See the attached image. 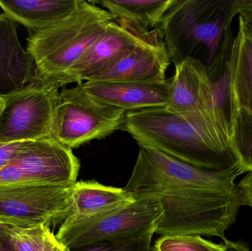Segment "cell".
I'll list each match as a JSON object with an SVG mask.
<instances>
[{
	"mask_svg": "<svg viewBox=\"0 0 252 251\" xmlns=\"http://www.w3.org/2000/svg\"><path fill=\"white\" fill-rule=\"evenodd\" d=\"M139 146L124 190L135 200L157 202L163 211L156 234L223 238L243 206L235 181L241 165L225 170L201 169L159 150Z\"/></svg>",
	"mask_w": 252,
	"mask_h": 251,
	"instance_id": "cell-1",
	"label": "cell"
},
{
	"mask_svg": "<svg viewBox=\"0 0 252 251\" xmlns=\"http://www.w3.org/2000/svg\"><path fill=\"white\" fill-rule=\"evenodd\" d=\"M123 129L137 144L196 167L225 170L240 166L231 144L230 112L219 106L187 113L167 107L127 112Z\"/></svg>",
	"mask_w": 252,
	"mask_h": 251,
	"instance_id": "cell-2",
	"label": "cell"
},
{
	"mask_svg": "<svg viewBox=\"0 0 252 251\" xmlns=\"http://www.w3.org/2000/svg\"><path fill=\"white\" fill-rule=\"evenodd\" d=\"M236 16V0H176L159 28L170 62L192 57L210 80L219 78L229 60Z\"/></svg>",
	"mask_w": 252,
	"mask_h": 251,
	"instance_id": "cell-3",
	"label": "cell"
},
{
	"mask_svg": "<svg viewBox=\"0 0 252 251\" xmlns=\"http://www.w3.org/2000/svg\"><path fill=\"white\" fill-rule=\"evenodd\" d=\"M115 20L110 13L82 0L78 8L60 22L27 38L26 50L35 65L36 79L61 83L66 72L91 48Z\"/></svg>",
	"mask_w": 252,
	"mask_h": 251,
	"instance_id": "cell-4",
	"label": "cell"
},
{
	"mask_svg": "<svg viewBox=\"0 0 252 251\" xmlns=\"http://www.w3.org/2000/svg\"><path fill=\"white\" fill-rule=\"evenodd\" d=\"M127 112L103 104L78 85L59 92L53 113L52 138L68 148H78L124 128Z\"/></svg>",
	"mask_w": 252,
	"mask_h": 251,
	"instance_id": "cell-5",
	"label": "cell"
},
{
	"mask_svg": "<svg viewBox=\"0 0 252 251\" xmlns=\"http://www.w3.org/2000/svg\"><path fill=\"white\" fill-rule=\"evenodd\" d=\"M162 214L157 202L136 200L111 212L63 223L56 237L67 249L102 240L140 238L156 234Z\"/></svg>",
	"mask_w": 252,
	"mask_h": 251,
	"instance_id": "cell-6",
	"label": "cell"
},
{
	"mask_svg": "<svg viewBox=\"0 0 252 251\" xmlns=\"http://www.w3.org/2000/svg\"><path fill=\"white\" fill-rule=\"evenodd\" d=\"M59 84L35 79L4 100L0 111V143L52 138Z\"/></svg>",
	"mask_w": 252,
	"mask_h": 251,
	"instance_id": "cell-7",
	"label": "cell"
},
{
	"mask_svg": "<svg viewBox=\"0 0 252 251\" xmlns=\"http://www.w3.org/2000/svg\"><path fill=\"white\" fill-rule=\"evenodd\" d=\"M72 187L47 184L0 186V218L22 228L62 224L72 206Z\"/></svg>",
	"mask_w": 252,
	"mask_h": 251,
	"instance_id": "cell-8",
	"label": "cell"
},
{
	"mask_svg": "<svg viewBox=\"0 0 252 251\" xmlns=\"http://www.w3.org/2000/svg\"><path fill=\"white\" fill-rule=\"evenodd\" d=\"M79 159L72 150L53 138L31 141L8 165L0 169V186L47 184L73 186Z\"/></svg>",
	"mask_w": 252,
	"mask_h": 251,
	"instance_id": "cell-9",
	"label": "cell"
},
{
	"mask_svg": "<svg viewBox=\"0 0 252 251\" xmlns=\"http://www.w3.org/2000/svg\"><path fill=\"white\" fill-rule=\"evenodd\" d=\"M170 63L159 28L146 32L124 56L96 74L88 82H161Z\"/></svg>",
	"mask_w": 252,
	"mask_h": 251,
	"instance_id": "cell-10",
	"label": "cell"
},
{
	"mask_svg": "<svg viewBox=\"0 0 252 251\" xmlns=\"http://www.w3.org/2000/svg\"><path fill=\"white\" fill-rule=\"evenodd\" d=\"M146 32L126 21H112L91 48L66 72L61 85L72 83L81 84L83 81H90L102 69L130 51Z\"/></svg>",
	"mask_w": 252,
	"mask_h": 251,
	"instance_id": "cell-11",
	"label": "cell"
},
{
	"mask_svg": "<svg viewBox=\"0 0 252 251\" xmlns=\"http://www.w3.org/2000/svg\"><path fill=\"white\" fill-rule=\"evenodd\" d=\"M171 78L161 82H87L78 86L87 95L103 104L126 112L166 107L170 97Z\"/></svg>",
	"mask_w": 252,
	"mask_h": 251,
	"instance_id": "cell-12",
	"label": "cell"
},
{
	"mask_svg": "<svg viewBox=\"0 0 252 251\" xmlns=\"http://www.w3.org/2000/svg\"><path fill=\"white\" fill-rule=\"evenodd\" d=\"M216 106L218 105L211 80L202 63L188 57L175 65L166 107L177 113H187L207 110Z\"/></svg>",
	"mask_w": 252,
	"mask_h": 251,
	"instance_id": "cell-13",
	"label": "cell"
},
{
	"mask_svg": "<svg viewBox=\"0 0 252 251\" xmlns=\"http://www.w3.org/2000/svg\"><path fill=\"white\" fill-rule=\"evenodd\" d=\"M19 24L0 14V97L4 99L36 79L32 57L19 41Z\"/></svg>",
	"mask_w": 252,
	"mask_h": 251,
	"instance_id": "cell-14",
	"label": "cell"
},
{
	"mask_svg": "<svg viewBox=\"0 0 252 251\" xmlns=\"http://www.w3.org/2000/svg\"><path fill=\"white\" fill-rule=\"evenodd\" d=\"M124 188L105 186L95 181H77L72 187L70 223L111 212L135 201Z\"/></svg>",
	"mask_w": 252,
	"mask_h": 251,
	"instance_id": "cell-15",
	"label": "cell"
},
{
	"mask_svg": "<svg viewBox=\"0 0 252 251\" xmlns=\"http://www.w3.org/2000/svg\"><path fill=\"white\" fill-rule=\"evenodd\" d=\"M82 0H0V7L29 33L38 32L60 22L73 13Z\"/></svg>",
	"mask_w": 252,
	"mask_h": 251,
	"instance_id": "cell-16",
	"label": "cell"
},
{
	"mask_svg": "<svg viewBox=\"0 0 252 251\" xmlns=\"http://www.w3.org/2000/svg\"><path fill=\"white\" fill-rule=\"evenodd\" d=\"M230 107L252 113V38L238 21L229 57Z\"/></svg>",
	"mask_w": 252,
	"mask_h": 251,
	"instance_id": "cell-17",
	"label": "cell"
},
{
	"mask_svg": "<svg viewBox=\"0 0 252 251\" xmlns=\"http://www.w3.org/2000/svg\"><path fill=\"white\" fill-rule=\"evenodd\" d=\"M176 0H100L99 4L112 14L114 19L124 20L143 30L157 29L162 23L169 9Z\"/></svg>",
	"mask_w": 252,
	"mask_h": 251,
	"instance_id": "cell-18",
	"label": "cell"
},
{
	"mask_svg": "<svg viewBox=\"0 0 252 251\" xmlns=\"http://www.w3.org/2000/svg\"><path fill=\"white\" fill-rule=\"evenodd\" d=\"M231 144L247 173L252 169V113L230 107Z\"/></svg>",
	"mask_w": 252,
	"mask_h": 251,
	"instance_id": "cell-19",
	"label": "cell"
},
{
	"mask_svg": "<svg viewBox=\"0 0 252 251\" xmlns=\"http://www.w3.org/2000/svg\"><path fill=\"white\" fill-rule=\"evenodd\" d=\"M151 251H223V244H216L199 235H161Z\"/></svg>",
	"mask_w": 252,
	"mask_h": 251,
	"instance_id": "cell-20",
	"label": "cell"
},
{
	"mask_svg": "<svg viewBox=\"0 0 252 251\" xmlns=\"http://www.w3.org/2000/svg\"><path fill=\"white\" fill-rule=\"evenodd\" d=\"M154 234L135 239H118L95 242L67 251H151V240Z\"/></svg>",
	"mask_w": 252,
	"mask_h": 251,
	"instance_id": "cell-21",
	"label": "cell"
},
{
	"mask_svg": "<svg viewBox=\"0 0 252 251\" xmlns=\"http://www.w3.org/2000/svg\"><path fill=\"white\" fill-rule=\"evenodd\" d=\"M50 232L44 225L16 228L10 234V242L16 251H40Z\"/></svg>",
	"mask_w": 252,
	"mask_h": 251,
	"instance_id": "cell-22",
	"label": "cell"
},
{
	"mask_svg": "<svg viewBox=\"0 0 252 251\" xmlns=\"http://www.w3.org/2000/svg\"><path fill=\"white\" fill-rule=\"evenodd\" d=\"M29 141L0 143V169L8 165Z\"/></svg>",
	"mask_w": 252,
	"mask_h": 251,
	"instance_id": "cell-23",
	"label": "cell"
},
{
	"mask_svg": "<svg viewBox=\"0 0 252 251\" xmlns=\"http://www.w3.org/2000/svg\"><path fill=\"white\" fill-rule=\"evenodd\" d=\"M236 9L238 21L252 38V0H236Z\"/></svg>",
	"mask_w": 252,
	"mask_h": 251,
	"instance_id": "cell-24",
	"label": "cell"
},
{
	"mask_svg": "<svg viewBox=\"0 0 252 251\" xmlns=\"http://www.w3.org/2000/svg\"><path fill=\"white\" fill-rule=\"evenodd\" d=\"M238 184L243 206L252 208V169Z\"/></svg>",
	"mask_w": 252,
	"mask_h": 251,
	"instance_id": "cell-25",
	"label": "cell"
},
{
	"mask_svg": "<svg viewBox=\"0 0 252 251\" xmlns=\"http://www.w3.org/2000/svg\"><path fill=\"white\" fill-rule=\"evenodd\" d=\"M223 251H252L248 246L240 242H233L223 237Z\"/></svg>",
	"mask_w": 252,
	"mask_h": 251,
	"instance_id": "cell-26",
	"label": "cell"
},
{
	"mask_svg": "<svg viewBox=\"0 0 252 251\" xmlns=\"http://www.w3.org/2000/svg\"><path fill=\"white\" fill-rule=\"evenodd\" d=\"M0 251H16L10 242V234L0 232Z\"/></svg>",
	"mask_w": 252,
	"mask_h": 251,
	"instance_id": "cell-27",
	"label": "cell"
},
{
	"mask_svg": "<svg viewBox=\"0 0 252 251\" xmlns=\"http://www.w3.org/2000/svg\"><path fill=\"white\" fill-rule=\"evenodd\" d=\"M20 228H22V227L19 226L17 224L0 218V232L10 234L13 230Z\"/></svg>",
	"mask_w": 252,
	"mask_h": 251,
	"instance_id": "cell-28",
	"label": "cell"
},
{
	"mask_svg": "<svg viewBox=\"0 0 252 251\" xmlns=\"http://www.w3.org/2000/svg\"><path fill=\"white\" fill-rule=\"evenodd\" d=\"M58 243L56 235L53 232H50L46 240L44 246L40 251H54L55 247H56V243Z\"/></svg>",
	"mask_w": 252,
	"mask_h": 251,
	"instance_id": "cell-29",
	"label": "cell"
},
{
	"mask_svg": "<svg viewBox=\"0 0 252 251\" xmlns=\"http://www.w3.org/2000/svg\"><path fill=\"white\" fill-rule=\"evenodd\" d=\"M54 251H67V249L58 241V243H56V247H55Z\"/></svg>",
	"mask_w": 252,
	"mask_h": 251,
	"instance_id": "cell-30",
	"label": "cell"
},
{
	"mask_svg": "<svg viewBox=\"0 0 252 251\" xmlns=\"http://www.w3.org/2000/svg\"><path fill=\"white\" fill-rule=\"evenodd\" d=\"M3 105H4V100L0 97V111L2 109Z\"/></svg>",
	"mask_w": 252,
	"mask_h": 251,
	"instance_id": "cell-31",
	"label": "cell"
}]
</instances>
